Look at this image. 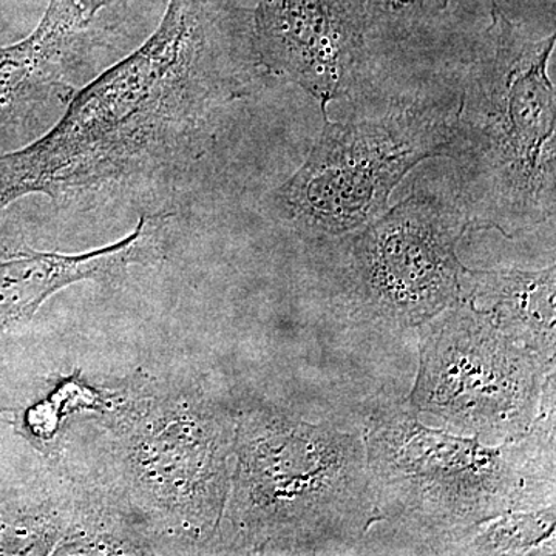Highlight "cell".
<instances>
[{
    "mask_svg": "<svg viewBox=\"0 0 556 556\" xmlns=\"http://www.w3.org/2000/svg\"><path fill=\"white\" fill-rule=\"evenodd\" d=\"M252 33L260 68L309 93L324 118L350 93L367 39L345 0H258Z\"/></svg>",
    "mask_w": 556,
    "mask_h": 556,
    "instance_id": "obj_8",
    "label": "cell"
},
{
    "mask_svg": "<svg viewBox=\"0 0 556 556\" xmlns=\"http://www.w3.org/2000/svg\"><path fill=\"white\" fill-rule=\"evenodd\" d=\"M555 35L535 38L493 7L456 109L455 192L470 228L518 239L555 217Z\"/></svg>",
    "mask_w": 556,
    "mask_h": 556,
    "instance_id": "obj_3",
    "label": "cell"
},
{
    "mask_svg": "<svg viewBox=\"0 0 556 556\" xmlns=\"http://www.w3.org/2000/svg\"><path fill=\"white\" fill-rule=\"evenodd\" d=\"M456 109L416 104L376 118H324L308 159L277 189L278 214L314 241L365 228L387 211L391 193L417 164L450 156Z\"/></svg>",
    "mask_w": 556,
    "mask_h": 556,
    "instance_id": "obj_5",
    "label": "cell"
},
{
    "mask_svg": "<svg viewBox=\"0 0 556 556\" xmlns=\"http://www.w3.org/2000/svg\"><path fill=\"white\" fill-rule=\"evenodd\" d=\"M241 439L237 519L254 540L291 554H351L379 525L357 415L308 422L262 413Z\"/></svg>",
    "mask_w": 556,
    "mask_h": 556,
    "instance_id": "obj_4",
    "label": "cell"
},
{
    "mask_svg": "<svg viewBox=\"0 0 556 556\" xmlns=\"http://www.w3.org/2000/svg\"><path fill=\"white\" fill-rule=\"evenodd\" d=\"M459 300L486 314L515 342L555 361V265L543 270L467 268Z\"/></svg>",
    "mask_w": 556,
    "mask_h": 556,
    "instance_id": "obj_11",
    "label": "cell"
},
{
    "mask_svg": "<svg viewBox=\"0 0 556 556\" xmlns=\"http://www.w3.org/2000/svg\"><path fill=\"white\" fill-rule=\"evenodd\" d=\"M409 404L456 434L497 444L525 434L555 399V361L504 334L463 300L417 327Z\"/></svg>",
    "mask_w": 556,
    "mask_h": 556,
    "instance_id": "obj_7",
    "label": "cell"
},
{
    "mask_svg": "<svg viewBox=\"0 0 556 556\" xmlns=\"http://www.w3.org/2000/svg\"><path fill=\"white\" fill-rule=\"evenodd\" d=\"M159 257V230L139 218L126 239L84 254L39 252L20 236L0 237V321L31 316L53 292L90 278L123 273Z\"/></svg>",
    "mask_w": 556,
    "mask_h": 556,
    "instance_id": "obj_10",
    "label": "cell"
},
{
    "mask_svg": "<svg viewBox=\"0 0 556 556\" xmlns=\"http://www.w3.org/2000/svg\"><path fill=\"white\" fill-rule=\"evenodd\" d=\"M555 504L510 511L452 533L431 547L441 555H555Z\"/></svg>",
    "mask_w": 556,
    "mask_h": 556,
    "instance_id": "obj_12",
    "label": "cell"
},
{
    "mask_svg": "<svg viewBox=\"0 0 556 556\" xmlns=\"http://www.w3.org/2000/svg\"><path fill=\"white\" fill-rule=\"evenodd\" d=\"M90 25L76 0H50L27 38L0 47V127L27 123L51 102L68 104Z\"/></svg>",
    "mask_w": 556,
    "mask_h": 556,
    "instance_id": "obj_9",
    "label": "cell"
},
{
    "mask_svg": "<svg viewBox=\"0 0 556 556\" xmlns=\"http://www.w3.org/2000/svg\"><path fill=\"white\" fill-rule=\"evenodd\" d=\"M83 13L86 14L87 20L93 21L101 11L115 9V7L123 5L129 0H76Z\"/></svg>",
    "mask_w": 556,
    "mask_h": 556,
    "instance_id": "obj_14",
    "label": "cell"
},
{
    "mask_svg": "<svg viewBox=\"0 0 556 556\" xmlns=\"http://www.w3.org/2000/svg\"><path fill=\"white\" fill-rule=\"evenodd\" d=\"M470 228L452 190L424 186L340 239L334 298L348 318L378 331L417 328L460 299L457 244Z\"/></svg>",
    "mask_w": 556,
    "mask_h": 556,
    "instance_id": "obj_6",
    "label": "cell"
},
{
    "mask_svg": "<svg viewBox=\"0 0 556 556\" xmlns=\"http://www.w3.org/2000/svg\"><path fill=\"white\" fill-rule=\"evenodd\" d=\"M452 0H345L365 38L404 40L447 10Z\"/></svg>",
    "mask_w": 556,
    "mask_h": 556,
    "instance_id": "obj_13",
    "label": "cell"
},
{
    "mask_svg": "<svg viewBox=\"0 0 556 556\" xmlns=\"http://www.w3.org/2000/svg\"><path fill=\"white\" fill-rule=\"evenodd\" d=\"M258 70L252 13L169 0L155 33L75 91L53 129L0 155V208L31 193L91 207L169 188L214 149Z\"/></svg>",
    "mask_w": 556,
    "mask_h": 556,
    "instance_id": "obj_1",
    "label": "cell"
},
{
    "mask_svg": "<svg viewBox=\"0 0 556 556\" xmlns=\"http://www.w3.org/2000/svg\"><path fill=\"white\" fill-rule=\"evenodd\" d=\"M356 415L379 525L419 541L420 554L486 519L555 504V399L527 433L497 444L427 427L408 399L380 394Z\"/></svg>",
    "mask_w": 556,
    "mask_h": 556,
    "instance_id": "obj_2",
    "label": "cell"
}]
</instances>
